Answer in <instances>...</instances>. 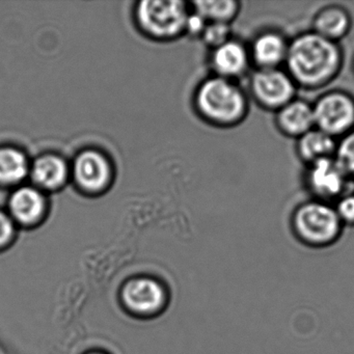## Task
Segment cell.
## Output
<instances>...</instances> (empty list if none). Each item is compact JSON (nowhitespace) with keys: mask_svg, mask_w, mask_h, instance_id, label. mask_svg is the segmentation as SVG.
<instances>
[{"mask_svg":"<svg viewBox=\"0 0 354 354\" xmlns=\"http://www.w3.org/2000/svg\"><path fill=\"white\" fill-rule=\"evenodd\" d=\"M288 74L304 88L324 86L339 73L342 53L337 43L316 32L300 35L288 47Z\"/></svg>","mask_w":354,"mask_h":354,"instance_id":"1","label":"cell"},{"mask_svg":"<svg viewBox=\"0 0 354 354\" xmlns=\"http://www.w3.org/2000/svg\"><path fill=\"white\" fill-rule=\"evenodd\" d=\"M196 104L207 120L221 126L240 123L248 111V101L241 88L219 76L206 80L201 86Z\"/></svg>","mask_w":354,"mask_h":354,"instance_id":"2","label":"cell"},{"mask_svg":"<svg viewBox=\"0 0 354 354\" xmlns=\"http://www.w3.org/2000/svg\"><path fill=\"white\" fill-rule=\"evenodd\" d=\"M293 223L300 238L315 244L333 241L341 229V219L335 209L322 201H313L298 207Z\"/></svg>","mask_w":354,"mask_h":354,"instance_id":"3","label":"cell"},{"mask_svg":"<svg viewBox=\"0 0 354 354\" xmlns=\"http://www.w3.org/2000/svg\"><path fill=\"white\" fill-rule=\"evenodd\" d=\"M187 12L182 1H153L140 3L138 18L140 26L149 34L156 37H171L186 26Z\"/></svg>","mask_w":354,"mask_h":354,"instance_id":"4","label":"cell"},{"mask_svg":"<svg viewBox=\"0 0 354 354\" xmlns=\"http://www.w3.org/2000/svg\"><path fill=\"white\" fill-rule=\"evenodd\" d=\"M315 126L328 136H343L354 126V100L345 93L331 92L313 106Z\"/></svg>","mask_w":354,"mask_h":354,"instance_id":"5","label":"cell"},{"mask_svg":"<svg viewBox=\"0 0 354 354\" xmlns=\"http://www.w3.org/2000/svg\"><path fill=\"white\" fill-rule=\"evenodd\" d=\"M250 91L261 106L279 111L293 100L295 82L277 68L260 69L252 77Z\"/></svg>","mask_w":354,"mask_h":354,"instance_id":"6","label":"cell"},{"mask_svg":"<svg viewBox=\"0 0 354 354\" xmlns=\"http://www.w3.org/2000/svg\"><path fill=\"white\" fill-rule=\"evenodd\" d=\"M349 178L335 157L319 159L310 163L306 176V185L317 200L325 202L345 196Z\"/></svg>","mask_w":354,"mask_h":354,"instance_id":"7","label":"cell"},{"mask_svg":"<svg viewBox=\"0 0 354 354\" xmlns=\"http://www.w3.org/2000/svg\"><path fill=\"white\" fill-rule=\"evenodd\" d=\"M73 169L77 183L90 192L102 189L111 174L106 158L96 151H84L78 155Z\"/></svg>","mask_w":354,"mask_h":354,"instance_id":"8","label":"cell"},{"mask_svg":"<svg viewBox=\"0 0 354 354\" xmlns=\"http://www.w3.org/2000/svg\"><path fill=\"white\" fill-rule=\"evenodd\" d=\"M250 57V53L241 43L229 40L214 48L212 66L219 77L231 80L245 73Z\"/></svg>","mask_w":354,"mask_h":354,"instance_id":"9","label":"cell"},{"mask_svg":"<svg viewBox=\"0 0 354 354\" xmlns=\"http://www.w3.org/2000/svg\"><path fill=\"white\" fill-rule=\"evenodd\" d=\"M277 123L283 134L301 138L315 126L313 106L301 100H292L277 111Z\"/></svg>","mask_w":354,"mask_h":354,"instance_id":"10","label":"cell"},{"mask_svg":"<svg viewBox=\"0 0 354 354\" xmlns=\"http://www.w3.org/2000/svg\"><path fill=\"white\" fill-rule=\"evenodd\" d=\"M287 41L277 32H263L252 43L250 55L260 69H277L286 61Z\"/></svg>","mask_w":354,"mask_h":354,"instance_id":"11","label":"cell"},{"mask_svg":"<svg viewBox=\"0 0 354 354\" xmlns=\"http://www.w3.org/2000/svg\"><path fill=\"white\" fill-rule=\"evenodd\" d=\"M123 296L127 306L138 313L154 312L163 302L162 288L149 279L130 281L124 289Z\"/></svg>","mask_w":354,"mask_h":354,"instance_id":"12","label":"cell"},{"mask_svg":"<svg viewBox=\"0 0 354 354\" xmlns=\"http://www.w3.org/2000/svg\"><path fill=\"white\" fill-rule=\"evenodd\" d=\"M10 208L18 221L30 225L38 221L44 212V196L36 188H20L12 196Z\"/></svg>","mask_w":354,"mask_h":354,"instance_id":"13","label":"cell"},{"mask_svg":"<svg viewBox=\"0 0 354 354\" xmlns=\"http://www.w3.org/2000/svg\"><path fill=\"white\" fill-rule=\"evenodd\" d=\"M351 20L343 8L328 7L321 10L314 20L316 34L327 40L337 42L349 32Z\"/></svg>","mask_w":354,"mask_h":354,"instance_id":"14","label":"cell"},{"mask_svg":"<svg viewBox=\"0 0 354 354\" xmlns=\"http://www.w3.org/2000/svg\"><path fill=\"white\" fill-rule=\"evenodd\" d=\"M68 169L65 161L55 155H45L35 161L32 177L38 185L48 189L61 186L67 178Z\"/></svg>","mask_w":354,"mask_h":354,"instance_id":"15","label":"cell"},{"mask_svg":"<svg viewBox=\"0 0 354 354\" xmlns=\"http://www.w3.org/2000/svg\"><path fill=\"white\" fill-rule=\"evenodd\" d=\"M298 153L306 162L327 158L335 154L337 142L335 138L318 129H312L299 138Z\"/></svg>","mask_w":354,"mask_h":354,"instance_id":"16","label":"cell"},{"mask_svg":"<svg viewBox=\"0 0 354 354\" xmlns=\"http://www.w3.org/2000/svg\"><path fill=\"white\" fill-rule=\"evenodd\" d=\"M28 160L17 149H0V183L14 184L26 178Z\"/></svg>","mask_w":354,"mask_h":354,"instance_id":"17","label":"cell"},{"mask_svg":"<svg viewBox=\"0 0 354 354\" xmlns=\"http://www.w3.org/2000/svg\"><path fill=\"white\" fill-rule=\"evenodd\" d=\"M196 13L206 21L229 24L239 11V3L233 0L225 1H198L194 3Z\"/></svg>","mask_w":354,"mask_h":354,"instance_id":"18","label":"cell"},{"mask_svg":"<svg viewBox=\"0 0 354 354\" xmlns=\"http://www.w3.org/2000/svg\"><path fill=\"white\" fill-rule=\"evenodd\" d=\"M335 159L349 179H354V131L345 134L337 144Z\"/></svg>","mask_w":354,"mask_h":354,"instance_id":"19","label":"cell"},{"mask_svg":"<svg viewBox=\"0 0 354 354\" xmlns=\"http://www.w3.org/2000/svg\"><path fill=\"white\" fill-rule=\"evenodd\" d=\"M202 35L207 44L216 48L230 40L229 24L211 22L210 24H207Z\"/></svg>","mask_w":354,"mask_h":354,"instance_id":"20","label":"cell"},{"mask_svg":"<svg viewBox=\"0 0 354 354\" xmlns=\"http://www.w3.org/2000/svg\"><path fill=\"white\" fill-rule=\"evenodd\" d=\"M335 210L341 221L354 223V194H345L339 198Z\"/></svg>","mask_w":354,"mask_h":354,"instance_id":"21","label":"cell"},{"mask_svg":"<svg viewBox=\"0 0 354 354\" xmlns=\"http://www.w3.org/2000/svg\"><path fill=\"white\" fill-rule=\"evenodd\" d=\"M14 227L11 218L5 213L0 212V248L11 240L13 236Z\"/></svg>","mask_w":354,"mask_h":354,"instance_id":"22","label":"cell"},{"mask_svg":"<svg viewBox=\"0 0 354 354\" xmlns=\"http://www.w3.org/2000/svg\"><path fill=\"white\" fill-rule=\"evenodd\" d=\"M206 22L200 14H194L188 16L185 28L192 34H203L207 26Z\"/></svg>","mask_w":354,"mask_h":354,"instance_id":"23","label":"cell"},{"mask_svg":"<svg viewBox=\"0 0 354 354\" xmlns=\"http://www.w3.org/2000/svg\"><path fill=\"white\" fill-rule=\"evenodd\" d=\"M93 354H100V353H93Z\"/></svg>","mask_w":354,"mask_h":354,"instance_id":"24","label":"cell"}]
</instances>
